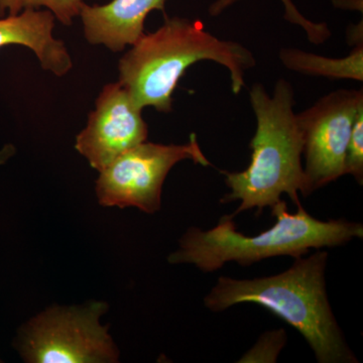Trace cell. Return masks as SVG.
<instances>
[{"instance_id":"1","label":"cell","mask_w":363,"mask_h":363,"mask_svg":"<svg viewBox=\"0 0 363 363\" xmlns=\"http://www.w3.org/2000/svg\"><path fill=\"white\" fill-rule=\"evenodd\" d=\"M212 61L230 74L234 94L245 86L247 71L257 65L252 52L233 40L207 32L199 21L166 18L156 32L143 35L119 62V81L140 109L172 111L179 81L191 66Z\"/></svg>"},{"instance_id":"2","label":"cell","mask_w":363,"mask_h":363,"mask_svg":"<svg viewBox=\"0 0 363 363\" xmlns=\"http://www.w3.org/2000/svg\"><path fill=\"white\" fill-rule=\"evenodd\" d=\"M288 271L253 279L220 277L204 298L212 312L252 303L266 308L300 332L318 362L357 363L332 312L325 269L328 252L297 257Z\"/></svg>"},{"instance_id":"3","label":"cell","mask_w":363,"mask_h":363,"mask_svg":"<svg viewBox=\"0 0 363 363\" xmlns=\"http://www.w3.org/2000/svg\"><path fill=\"white\" fill-rule=\"evenodd\" d=\"M257 130L250 142L252 160L242 172L221 171L230 192L221 203L241 201L231 216L257 208V214L272 208L286 194L294 204H301L298 192L307 194V180L302 164L304 131L294 112L295 92L290 82L279 79L272 96L260 83L250 91Z\"/></svg>"},{"instance_id":"4","label":"cell","mask_w":363,"mask_h":363,"mask_svg":"<svg viewBox=\"0 0 363 363\" xmlns=\"http://www.w3.org/2000/svg\"><path fill=\"white\" fill-rule=\"evenodd\" d=\"M296 213L289 212L279 200L271 208L276 223L255 236L238 231L233 217L224 215L214 228L189 229L180 240V247L169 257V264H194L204 272L218 271L227 262L250 266L274 257H302L310 250L335 247L354 238H363V225L345 219L322 221L298 205Z\"/></svg>"},{"instance_id":"5","label":"cell","mask_w":363,"mask_h":363,"mask_svg":"<svg viewBox=\"0 0 363 363\" xmlns=\"http://www.w3.org/2000/svg\"><path fill=\"white\" fill-rule=\"evenodd\" d=\"M107 305L55 308L40 313L21 328L16 345L26 362H116L118 350L100 323Z\"/></svg>"},{"instance_id":"6","label":"cell","mask_w":363,"mask_h":363,"mask_svg":"<svg viewBox=\"0 0 363 363\" xmlns=\"http://www.w3.org/2000/svg\"><path fill=\"white\" fill-rule=\"evenodd\" d=\"M191 160L211 166L203 154L196 135L184 145H161L145 140L117 157L99 172L98 202L107 207H136L154 214L161 208L164 182L175 164Z\"/></svg>"},{"instance_id":"7","label":"cell","mask_w":363,"mask_h":363,"mask_svg":"<svg viewBox=\"0 0 363 363\" xmlns=\"http://www.w3.org/2000/svg\"><path fill=\"white\" fill-rule=\"evenodd\" d=\"M362 106V89H340L329 93L298 114L304 131L303 154L308 196L346 175L351 131Z\"/></svg>"},{"instance_id":"8","label":"cell","mask_w":363,"mask_h":363,"mask_svg":"<svg viewBox=\"0 0 363 363\" xmlns=\"http://www.w3.org/2000/svg\"><path fill=\"white\" fill-rule=\"evenodd\" d=\"M142 111L121 83L105 85L87 125L76 138V150L101 172L126 150L147 140L149 130Z\"/></svg>"},{"instance_id":"9","label":"cell","mask_w":363,"mask_h":363,"mask_svg":"<svg viewBox=\"0 0 363 363\" xmlns=\"http://www.w3.org/2000/svg\"><path fill=\"white\" fill-rule=\"evenodd\" d=\"M168 0H111L104 6H88L80 11L86 40L121 52L145 35V21L152 11L164 13Z\"/></svg>"},{"instance_id":"10","label":"cell","mask_w":363,"mask_h":363,"mask_svg":"<svg viewBox=\"0 0 363 363\" xmlns=\"http://www.w3.org/2000/svg\"><path fill=\"white\" fill-rule=\"evenodd\" d=\"M54 14L48 9H26L20 13L0 18V49L23 45L35 52L45 71L62 77L73 68L68 49L52 35Z\"/></svg>"},{"instance_id":"11","label":"cell","mask_w":363,"mask_h":363,"mask_svg":"<svg viewBox=\"0 0 363 363\" xmlns=\"http://www.w3.org/2000/svg\"><path fill=\"white\" fill-rule=\"evenodd\" d=\"M286 69L307 76L363 81V45H357L348 56L327 58L298 49H281L279 54Z\"/></svg>"},{"instance_id":"12","label":"cell","mask_w":363,"mask_h":363,"mask_svg":"<svg viewBox=\"0 0 363 363\" xmlns=\"http://www.w3.org/2000/svg\"><path fill=\"white\" fill-rule=\"evenodd\" d=\"M83 0H0V16L20 13L26 9H45L54 14L64 26H71L80 16Z\"/></svg>"},{"instance_id":"13","label":"cell","mask_w":363,"mask_h":363,"mask_svg":"<svg viewBox=\"0 0 363 363\" xmlns=\"http://www.w3.org/2000/svg\"><path fill=\"white\" fill-rule=\"evenodd\" d=\"M240 0H216L209 7V13L212 16H217L223 13L225 9L233 6ZM285 7V18L289 23L300 26L305 30L308 40L314 45H321L330 38L331 32L328 26L324 23H314L306 18L292 0H281Z\"/></svg>"},{"instance_id":"14","label":"cell","mask_w":363,"mask_h":363,"mask_svg":"<svg viewBox=\"0 0 363 363\" xmlns=\"http://www.w3.org/2000/svg\"><path fill=\"white\" fill-rule=\"evenodd\" d=\"M346 175L354 177L358 184L363 183V106L360 107L353 123L345 161Z\"/></svg>"},{"instance_id":"15","label":"cell","mask_w":363,"mask_h":363,"mask_svg":"<svg viewBox=\"0 0 363 363\" xmlns=\"http://www.w3.org/2000/svg\"><path fill=\"white\" fill-rule=\"evenodd\" d=\"M13 152L14 149L11 145H6V147L0 150V164H4L9 157H11Z\"/></svg>"}]
</instances>
